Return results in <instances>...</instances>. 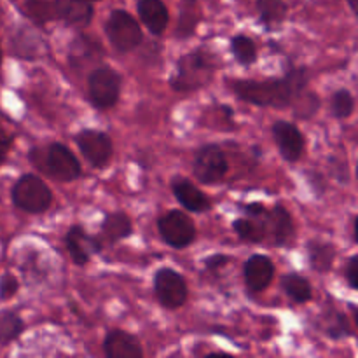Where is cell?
<instances>
[{
	"mask_svg": "<svg viewBox=\"0 0 358 358\" xmlns=\"http://www.w3.org/2000/svg\"><path fill=\"white\" fill-rule=\"evenodd\" d=\"M157 231L164 243L171 248H185L194 241L196 226L187 213L170 210L157 219Z\"/></svg>",
	"mask_w": 358,
	"mask_h": 358,
	"instance_id": "obj_7",
	"label": "cell"
},
{
	"mask_svg": "<svg viewBox=\"0 0 358 358\" xmlns=\"http://www.w3.org/2000/svg\"><path fill=\"white\" fill-rule=\"evenodd\" d=\"M331 112L336 119H348L355 112V98L346 87L332 93Z\"/></svg>",
	"mask_w": 358,
	"mask_h": 358,
	"instance_id": "obj_31",
	"label": "cell"
},
{
	"mask_svg": "<svg viewBox=\"0 0 358 358\" xmlns=\"http://www.w3.org/2000/svg\"><path fill=\"white\" fill-rule=\"evenodd\" d=\"M346 283L352 290H358V255H352L345 266Z\"/></svg>",
	"mask_w": 358,
	"mask_h": 358,
	"instance_id": "obj_33",
	"label": "cell"
},
{
	"mask_svg": "<svg viewBox=\"0 0 358 358\" xmlns=\"http://www.w3.org/2000/svg\"><path fill=\"white\" fill-rule=\"evenodd\" d=\"M227 170H229L227 157L217 143H206L196 152L194 163H192V175L201 184H217L226 177Z\"/></svg>",
	"mask_w": 358,
	"mask_h": 358,
	"instance_id": "obj_6",
	"label": "cell"
},
{
	"mask_svg": "<svg viewBox=\"0 0 358 358\" xmlns=\"http://www.w3.org/2000/svg\"><path fill=\"white\" fill-rule=\"evenodd\" d=\"M229 87L240 100L257 107L289 108L297 94L306 90L310 84V76L304 66H294L283 77H271L266 80L234 79L229 80Z\"/></svg>",
	"mask_w": 358,
	"mask_h": 358,
	"instance_id": "obj_1",
	"label": "cell"
},
{
	"mask_svg": "<svg viewBox=\"0 0 358 358\" xmlns=\"http://www.w3.org/2000/svg\"><path fill=\"white\" fill-rule=\"evenodd\" d=\"M52 6L56 17L72 28H86L94 16L91 0H55Z\"/></svg>",
	"mask_w": 358,
	"mask_h": 358,
	"instance_id": "obj_15",
	"label": "cell"
},
{
	"mask_svg": "<svg viewBox=\"0 0 358 358\" xmlns=\"http://www.w3.org/2000/svg\"><path fill=\"white\" fill-rule=\"evenodd\" d=\"M199 23V13H198V0H184L180 9V20H178L177 30L175 35L178 38H189L196 31V27Z\"/></svg>",
	"mask_w": 358,
	"mask_h": 358,
	"instance_id": "obj_26",
	"label": "cell"
},
{
	"mask_svg": "<svg viewBox=\"0 0 358 358\" xmlns=\"http://www.w3.org/2000/svg\"><path fill=\"white\" fill-rule=\"evenodd\" d=\"M257 13L266 30H276L287 20L289 6L285 0H257Z\"/></svg>",
	"mask_w": 358,
	"mask_h": 358,
	"instance_id": "obj_22",
	"label": "cell"
},
{
	"mask_svg": "<svg viewBox=\"0 0 358 358\" xmlns=\"http://www.w3.org/2000/svg\"><path fill=\"white\" fill-rule=\"evenodd\" d=\"M229 48H231V52H233L234 59H236L240 65L250 66L252 63H255V59H257V45H255V42L252 41L248 35L245 34L234 35L229 42Z\"/></svg>",
	"mask_w": 358,
	"mask_h": 358,
	"instance_id": "obj_28",
	"label": "cell"
},
{
	"mask_svg": "<svg viewBox=\"0 0 358 358\" xmlns=\"http://www.w3.org/2000/svg\"><path fill=\"white\" fill-rule=\"evenodd\" d=\"M24 332V322L14 311H0V346H7L16 341Z\"/></svg>",
	"mask_w": 358,
	"mask_h": 358,
	"instance_id": "obj_27",
	"label": "cell"
},
{
	"mask_svg": "<svg viewBox=\"0 0 358 358\" xmlns=\"http://www.w3.org/2000/svg\"><path fill=\"white\" fill-rule=\"evenodd\" d=\"M306 250H308V261H310V266L313 271L322 273V275L331 271L336 259L334 245L322 240H311L308 241Z\"/></svg>",
	"mask_w": 358,
	"mask_h": 358,
	"instance_id": "obj_20",
	"label": "cell"
},
{
	"mask_svg": "<svg viewBox=\"0 0 358 358\" xmlns=\"http://www.w3.org/2000/svg\"><path fill=\"white\" fill-rule=\"evenodd\" d=\"M45 170L51 177L62 182H72L83 173V168H80L76 154L59 142L51 143L45 150Z\"/></svg>",
	"mask_w": 358,
	"mask_h": 358,
	"instance_id": "obj_10",
	"label": "cell"
},
{
	"mask_svg": "<svg viewBox=\"0 0 358 358\" xmlns=\"http://www.w3.org/2000/svg\"><path fill=\"white\" fill-rule=\"evenodd\" d=\"M103 353L108 358H142L143 350L138 338L121 329H112L103 339Z\"/></svg>",
	"mask_w": 358,
	"mask_h": 358,
	"instance_id": "obj_14",
	"label": "cell"
},
{
	"mask_svg": "<svg viewBox=\"0 0 358 358\" xmlns=\"http://www.w3.org/2000/svg\"><path fill=\"white\" fill-rule=\"evenodd\" d=\"M268 217V215H266ZM266 217L264 219H252V217H241L233 222L234 233L240 236V240L248 243H259L266 236Z\"/></svg>",
	"mask_w": 358,
	"mask_h": 358,
	"instance_id": "obj_25",
	"label": "cell"
},
{
	"mask_svg": "<svg viewBox=\"0 0 358 358\" xmlns=\"http://www.w3.org/2000/svg\"><path fill=\"white\" fill-rule=\"evenodd\" d=\"M103 56V49L96 41L90 38L87 35H77L70 44L69 59L72 66H84V63L91 59H100Z\"/></svg>",
	"mask_w": 358,
	"mask_h": 358,
	"instance_id": "obj_21",
	"label": "cell"
},
{
	"mask_svg": "<svg viewBox=\"0 0 358 358\" xmlns=\"http://www.w3.org/2000/svg\"><path fill=\"white\" fill-rule=\"evenodd\" d=\"M65 247L72 257L73 264L86 266L93 255L103 250V243L98 236H90L83 226L73 224L65 234Z\"/></svg>",
	"mask_w": 358,
	"mask_h": 358,
	"instance_id": "obj_12",
	"label": "cell"
},
{
	"mask_svg": "<svg viewBox=\"0 0 358 358\" xmlns=\"http://www.w3.org/2000/svg\"><path fill=\"white\" fill-rule=\"evenodd\" d=\"M271 133L280 154L287 163H296L301 159V156L304 154V147H306V138L294 122L280 119L271 126Z\"/></svg>",
	"mask_w": 358,
	"mask_h": 358,
	"instance_id": "obj_11",
	"label": "cell"
},
{
	"mask_svg": "<svg viewBox=\"0 0 358 358\" xmlns=\"http://www.w3.org/2000/svg\"><path fill=\"white\" fill-rule=\"evenodd\" d=\"M268 229L273 238V243L276 247L282 248L292 243L294 236H296V226H294L292 215H290V212L285 206L276 205L271 212H268V217H266V231Z\"/></svg>",
	"mask_w": 358,
	"mask_h": 358,
	"instance_id": "obj_17",
	"label": "cell"
},
{
	"mask_svg": "<svg viewBox=\"0 0 358 358\" xmlns=\"http://www.w3.org/2000/svg\"><path fill=\"white\" fill-rule=\"evenodd\" d=\"M0 63H2V48H0Z\"/></svg>",
	"mask_w": 358,
	"mask_h": 358,
	"instance_id": "obj_41",
	"label": "cell"
},
{
	"mask_svg": "<svg viewBox=\"0 0 358 358\" xmlns=\"http://www.w3.org/2000/svg\"><path fill=\"white\" fill-rule=\"evenodd\" d=\"M13 135L7 131H3L2 128H0V166H2L3 163H6L7 156H9L10 152V147H13Z\"/></svg>",
	"mask_w": 358,
	"mask_h": 358,
	"instance_id": "obj_36",
	"label": "cell"
},
{
	"mask_svg": "<svg viewBox=\"0 0 358 358\" xmlns=\"http://www.w3.org/2000/svg\"><path fill=\"white\" fill-rule=\"evenodd\" d=\"M350 310H352V315H353V322H355V324H357V320H358V313H357V304H355V303H352V304H350Z\"/></svg>",
	"mask_w": 358,
	"mask_h": 358,
	"instance_id": "obj_40",
	"label": "cell"
},
{
	"mask_svg": "<svg viewBox=\"0 0 358 358\" xmlns=\"http://www.w3.org/2000/svg\"><path fill=\"white\" fill-rule=\"evenodd\" d=\"M282 289L289 299L296 304H304L313 297L311 283L299 273H287L282 276Z\"/></svg>",
	"mask_w": 358,
	"mask_h": 358,
	"instance_id": "obj_24",
	"label": "cell"
},
{
	"mask_svg": "<svg viewBox=\"0 0 358 358\" xmlns=\"http://www.w3.org/2000/svg\"><path fill=\"white\" fill-rule=\"evenodd\" d=\"M171 191H173L175 199H177L185 210H189V212L203 213L208 212V210L212 208L210 199L206 198L205 192L199 191L191 180H187V178L182 177V175L173 177V180H171Z\"/></svg>",
	"mask_w": 358,
	"mask_h": 358,
	"instance_id": "obj_16",
	"label": "cell"
},
{
	"mask_svg": "<svg viewBox=\"0 0 358 358\" xmlns=\"http://www.w3.org/2000/svg\"><path fill=\"white\" fill-rule=\"evenodd\" d=\"M358 0H348V6H350V9L353 10V14H357L358 13Z\"/></svg>",
	"mask_w": 358,
	"mask_h": 358,
	"instance_id": "obj_39",
	"label": "cell"
},
{
	"mask_svg": "<svg viewBox=\"0 0 358 358\" xmlns=\"http://www.w3.org/2000/svg\"><path fill=\"white\" fill-rule=\"evenodd\" d=\"M357 222H358V217L355 215L352 219V236H353V241L358 243V227H357Z\"/></svg>",
	"mask_w": 358,
	"mask_h": 358,
	"instance_id": "obj_38",
	"label": "cell"
},
{
	"mask_svg": "<svg viewBox=\"0 0 358 358\" xmlns=\"http://www.w3.org/2000/svg\"><path fill=\"white\" fill-rule=\"evenodd\" d=\"M136 10L150 34L163 35L168 27V21H170V13L163 0H138Z\"/></svg>",
	"mask_w": 358,
	"mask_h": 358,
	"instance_id": "obj_18",
	"label": "cell"
},
{
	"mask_svg": "<svg viewBox=\"0 0 358 358\" xmlns=\"http://www.w3.org/2000/svg\"><path fill=\"white\" fill-rule=\"evenodd\" d=\"M154 292H156L161 306L166 310L182 308L189 297V289L184 276L171 268L157 269L154 275Z\"/></svg>",
	"mask_w": 358,
	"mask_h": 358,
	"instance_id": "obj_8",
	"label": "cell"
},
{
	"mask_svg": "<svg viewBox=\"0 0 358 358\" xmlns=\"http://www.w3.org/2000/svg\"><path fill=\"white\" fill-rule=\"evenodd\" d=\"M24 14L38 27H45L49 21L56 17L55 6L49 0H27L24 2Z\"/></svg>",
	"mask_w": 358,
	"mask_h": 358,
	"instance_id": "obj_29",
	"label": "cell"
},
{
	"mask_svg": "<svg viewBox=\"0 0 358 358\" xmlns=\"http://www.w3.org/2000/svg\"><path fill=\"white\" fill-rule=\"evenodd\" d=\"M294 108V114L301 119H311L320 108V98L317 96V93L310 91V87L301 91L296 96L294 103L290 105Z\"/></svg>",
	"mask_w": 358,
	"mask_h": 358,
	"instance_id": "obj_30",
	"label": "cell"
},
{
	"mask_svg": "<svg viewBox=\"0 0 358 358\" xmlns=\"http://www.w3.org/2000/svg\"><path fill=\"white\" fill-rule=\"evenodd\" d=\"M105 34H107L108 41L114 45L115 51L119 52L135 51L143 41L138 21L122 9L112 10L110 16L105 21Z\"/></svg>",
	"mask_w": 358,
	"mask_h": 358,
	"instance_id": "obj_4",
	"label": "cell"
},
{
	"mask_svg": "<svg viewBox=\"0 0 358 358\" xmlns=\"http://www.w3.org/2000/svg\"><path fill=\"white\" fill-rule=\"evenodd\" d=\"M10 198L16 208L27 213H44L52 203V192L41 177L34 173L21 175L13 185Z\"/></svg>",
	"mask_w": 358,
	"mask_h": 358,
	"instance_id": "obj_3",
	"label": "cell"
},
{
	"mask_svg": "<svg viewBox=\"0 0 358 358\" xmlns=\"http://www.w3.org/2000/svg\"><path fill=\"white\" fill-rule=\"evenodd\" d=\"M91 2H96V0H91Z\"/></svg>",
	"mask_w": 358,
	"mask_h": 358,
	"instance_id": "obj_42",
	"label": "cell"
},
{
	"mask_svg": "<svg viewBox=\"0 0 358 358\" xmlns=\"http://www.w3.org/2000/svg\"><path fill=\"white\" fill-rule=\"evenodd\" d=\"M229 262H231L229 255L215 254V255H210V257L205 259V268L208 269L210 273H215V271H219V269L226 268Z\"/></svg>",
	"mask_w": 358,
	"mask_h": 358,
	"instance_id": "obj_34",
	"label": "cell"
},
{
	"mask_svg": "<svg viewBox=\"0 0 358 358\" xmlns=\"http://www.w3.org/2000/svg\"><path fill=\"white\" fill-rule=\"evenodd\" d=\"M275 276V264L268 255L254 254L243 266L245 285L252 294H259L269 287Z\"/></svg>",
	"mask_w": 358,
	"mask_h": 358,
	"instance_id": "obj_13",
	"label": "cell"
},
{
	"mask_svg": "<svg viewBox=\"0 0 358 358\" xmlns=\"http://www.w3.org/2000/svg\"><path fill=\"white\" fill-rule=\"evenodd\" d=\"M217 70V59L212 52L198 48L182 55L175 63V72L170 77V86L175 93H192L212 83Z\"/></svg>",
	"mask_w": 358,
	"mask_h": 358,
	"instance_id": "obj_2",
	"label": "cell"
},
{
	"mask_svg": "<svg viewBox=\"0 0 358 358\" xmlns=\"http://www.w3.org/2000/svg\"><path fill=\"white\" fill-rule=\"evenodd\" d=\"M133 234L131 219L124 212H112L107 213L101 220L100 226V240L101 243L114 245L117 241L126 240Z\"/></svg>",
	"mask_w": 358,
	"mask_h": 358,
	"instance_id": "obj_19",
	"label": "cell"
},
{
	"mask_svg": "<svg viewBox=\"0 0 358 358\" xmlns=\"http://www.w3.org/2000/svg\"><path fill=\"white\" fill-rule=\"evenodd\" d=\"M20 290V282L14 275L10 273H3L2 278H0V301H9Z\"/></svg>",
	"mask_w": 358,
	"mask_h": 358,
	"instance_id": "obj_32",
	"label": "cell"
},
{
	"mask_svg": "<svg viewBox=\"0 0 358 358\" xmlns=\"http://www.w3.org/2000/svg\"><path fill=\"white\" fill-rule=\"evenodd\" d=\"M73 140L91 166L98 170L108 166L114 154V145L107 133L100 129H80Z\"/></svg>",
	"mask_w": 358,
	"mask_h": 358,
	"instance_id": "obj_9",
	"label": "cell"
},
{
	"mask_svg": "<svg viewBox=\"0 0 358 358\" xmlns=\"http://www.w3.org/2000/svg\"><path fill=\"white\" fill-rule=\"evenodd\" d=\"M122 77L108 66H100L90 73L87 94L90 101L98 110H108L114 107L121 96Z\"/></svg>",
	"mask_w": 358,
	"mask_h": 358,
	"instance_id": "obj_5",
	"label": "cell"
},
{
	"mask_svg": "<svg viewBox=\"0 0 358 358\" xmlns=\"http://www.w3.org/2000/svg\"><path fill=\"white\" fill-rule=\"evenodd\" d=\"M308 182L311 184V189L315 191V194L322 196L325 192V182L324 177L320 173H308Z\"/></svg>",
	"mask_w": 358,
	"mask_h": 358,
	"instance_id": "obj_37",
	"label": "cell"
},
{
	"mask_svg": "<svg viewBox=\"0 0 358 358\" xmlns=\"http://www.w3.org/2000/svg\"><path fill=\"white\" fill-rule=\"evenodd\" d=\"M322 329H324V334L327 336L332 341H341V339L353 338L355 336V331L350 325L348 317L341 311L331 310L327 311V315H324V324H322Z\"/></svg>",
	"mask_w": 358,
	"mask_h": 358,
	"instance_id": "obj_23",
	"label": "cell"
},
{
	"mask_svg": "<svg viewBox=\"0 0 358 358\" xmlns=\"http://www.w3.org/2000/svg\"><path fill=\"white\" fill-rule=\"evenodd\" d=\"M240 208L243 210L245 215L252 217V219H264L269 212L262 203H248V205H241Z\"/></svg>",
	"mask_w": 358,
	"mask_h": 358,
	"instance_id": "obj_35",
	"label": "cell"
}]
</instances>
